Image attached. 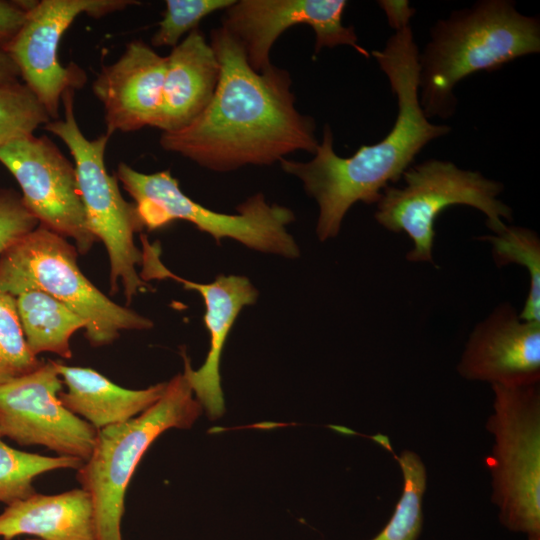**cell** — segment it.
I'll use <instances>...</instances> for the list:
<instances>
[{
	"instance_id": "cell-13",
	"label": "cell",
	"mask_w": 540,
	"mask_h": 540,
	"mask_svg": "<svg viewBox=\"0 0 540 540\" xmlns=\"http://www.w3.org/2000/svg\"><path fill=\"white\" fill-rule=\"evenodd\" d=\"M346 6L345 0H239L225 9L222 27L238 41L258 73L273 66L270 51L278 37L299 24L314 30L315 55L324 47L347 45L368 58L354 28L342 23Z\"/></svg>"
},
{
	"instance_id": "cell-12",
	"label": "cell",
	"mask_w": 540,
	"mask_h": 540,
	"mask_svg": "<svg viewBox=\"0 0 540 540\" xmlns=\"http://www.w3.org/2000/svg\"><path fill=\"white\" fill-rule=\"evenodd\" d=\"M63 381L54 361L0 386V432L21 446L40 445L85 462L97 430L60 401Z\"/></svg>"
},
{
	"instance_id": "cell-27",
	"label": "cell",
	"mask_w": 540,
	"mask_h": 540,
	"mask_svg": "<svg viewBox=\"0 0 540 540\" xmlns=\"http://www.w3.org/2000/svg\"><path fill=\"white\" fill-rule=\"evenodd\" d=\"M38 225L37 219L26 208L17 191L0 189V258Z\"/></svg>"
},
{
	"instance_id": "cell-9",
	"label": "cell",
	"mask_w": 540,
	"mask_h": 540,
	"mask_svg": "<svg viewBox=\"0 0 540 540\" xmlns=\"http://www.w3.org/2000/svg\"><path fill=\"white\" fill-rule=\"evenodd\" d=\"M491 386V499L503 527L540 536V385Z\"/></svg>"
},
{
	"instance_id": "cell-1",
	"label": "cell",
	"mask_w": 540,
	"mask_h": 540,
	"mask_svg": "<svg viewBox=\"0 0 540 540\" xmlns=\"http://www.w3.org/2000/svg\"><path fill=\"white\" fill-rule=\"evenodd\" d=\"M210 44L220 65L215 93L191 123L161 134L162 149L215 172L271 165L295 151L314 154L315 122L297 110L288 71H254L222 26L211 30Z\"/></svg>"
},
{
	"instance_id": "cell-18",
	"label": "cell",
	"mask_w": 540,
	"mask_h": 540,
	"mask_svg": "<svg viewBox=\"0 0 540 540\" xmlns=\"http://www.w3.org/2000/svg\"><path fill=\"white\" fill-rule=\"evenodd\" d=\"M31 535L42 540H97L95 512L87 491L34 493L0 513V537Z\"/></svg>"
},
{
	"instance_id": "cell-19",
	"label": "cell",
	"mask_w": 540,
	"mask_h": 540,
	"mask_svg": "<svg viewBox=\"0 0 540 540\" xmlns=\"http://www.w3.org/2000/svg\"><path fill=\"white\" fill-rule=\"evenodd\" d=\"M66 386L59 393L62 404L96 430L128 421L157 402L167 382L145 389L123 388L91 368L54 361Z\"/></svg>"
},
{
	"instance_id": "cell-28",
	"label": "cell",
	"mask_w": 540,
	"mask_h": 540,
	"mask_svg": "<svg viewBox=\"0 0 540 540\" xmlns=\"http://www.w3.org/2000/svg\"><path fill=\"white\" fill-rule=\"evenodd\" d=\"M38 1L0 0V48L6 49L21 30L28 12Z\"/></svg>"
},
{
	"instance_id": "cell-23",
	"label": "cell",
	"mask_w": 540,
	"mask_h": 540,
	"mask_svg": "<svg viewBox=\"0 0 540 540\" xmlns=\"http://www.w3.org/2000/svg\"><path fill=\"white\" fill-rule=\"evenodd\" d=\"M403 475V491L384 528L371 540H418L423 527V498L427 472L421 457L403 450L397 457Z\"/></svg>"
},
{
	"instance_id": "cell-26",
	"label": "cell",
	"mask_w": 540,
	"mask_h": 540,
	"mask_svg": "<svg viewBox=\"0 0 540 540\" xmlns=\"http://www.w3.org/2000/svg\"><path fill=\"white\" fill-rule=\"evenodd\" d=\"M235 0H166L163 17L151 38L154 47H175L184 34L198 28L200 21Z\"/></svg>"
},
{
	"instance_id": "cell-11",
	"label": "cell",
	"mask_w": 540,
	"mask_h": 540,
	"mask_svg": "<svg viewBox=\"0 0 540 540\" xmlns=\"http://www.w3.org/2000/svg\"><path fill=\"white\" fill-rule=\"evenodd\" d=\"M140 5L133 0H40L28 12L25 22L6 51L18 67L23 83L38 98L51 120L59 118L63 93L80 89L86 74L78 65H61V38L81 14L95 19Z\"/></svg>"
},
{
	"instance_id": "cell-17",
	"label": "cell",
	"mask_w": 540,
	"mask_h": 540,
	"mask_svg": "<svg viewBox=\"0 0 540 540\" xmlns=\"http://www.w3.org/2000/svg\"><path fill=\"white\" fill-rule=\"evenodd\" d=\"M220 76L217 56L198 29L166 56L161 106L153 127L162 133L180 130L210 103Z\"/></svg>"
},
{
	"instance_id": "cell-22",
	"label": "cell",
	"mask_w": 540,
	"mask_h": 540,
	"mask_svg": "<svg viewBox=\"0 0 540 540\" xmlns=\"http://www.w3.org/2000/svg\"><path fill=\"white\" fill-rule=\"evenodd\" d=\"M0 432V502L10 505L36 493L33 480L58 469L78 470L82 460L66 456H44L9 446Z\"/></svg>"
},
{
	"instance_id": "cell-14",
	"label": "cell",
	"mask_w": 540,
	"mask_h": 540,
	"mask_svg": "<svg viewBox=\"0 0 540 540\" xmlns=\"http://www.w3.org/2000/svg\"><path fill=\"white\" fill-rule=\"evenodd\" d=\"M142 241L141 278L173 279L185 289L200 293L205 305L204 323L210 336V347L202 366L194 370L189 357L183 351L184 371L195 398L211 420L222 417L225 402L220 377V359L227 337L244 306L256 302L258 292L248 278L237 275H219L211 283H198L172 273L160 259V246L150 243L146 236Z\"/></svg>"
},
{
	"instance_id": "cell-4",
	"label": "cell",
	"mask_w": 540,
	"mask_h": 540,
	"mask_svg": "<svg viewBox=\"0 0 540 540\" xmlns=\"http://www.w3.org/2000/svg\"><path fill=\"white\" fill-rule=\"evenodd\" d=\"M203 408L184 373L167 382L161 398L138 416L97 430L77 480L92 499L97 540H123L125 494L143 455L169 429H189Z\"/></svg>"
},
{
	"instance_id": "cell-31",
	"label": "cell",
	"mask_w": 540,
	"mask_h": 540,
	"mask_svg": "<svg viewBox=\"0 0 540 540\" xmlns=\"http://www.w3.org/2000/svg\"><path fill=\"white\" fill-rule=\"evenodd\" d=\"M527 540H540V536H527Z\"/></svg>"
},
{
	"instance_id": "cell-10",
	"label": "cell",
	"mask_w": 540,
	"mask_h": 540,
	"mask_svg": "<svg viewBox=\"0 0 540 540\" xmlns=\"http://www.w3.org/2000/svg\"><path fill=\"white\" fill-rule=\"evenodd\" d=\"M0 163L16 179L39 225L71 238L78 253L91 249L97 239L87 223L75 166L48 136L30 134L1 146Z\"/></svg>"
},
{
	"instance_id": "cell-16",
	"label": "cell",
	"mask_w": 540,
	"mask_h": 540,
	"mask_svg": "<svg viewBox=\"0 0 540 540\" xmlns=\"http://www.w3.org/2000/svg\"><path fill=\"white\" fill-rule=\"evenodd\" d=\"M166 56L143 40L126 45L122 55L104 65L92 83L101 102L105 133H130L154 125L162 102Z\"/></svg>"
},
{
	"instance_id": "cell-20",
	"label": "cell",
	"mask_w": 540,
	"mask_h": 540,
	"mask_svg": "<svg viewBox=\"0 0 540 540\" xmlns=\"http://www.w3.org/2000/svg\"><path fill=\"white\" fill-rule=\"evenodd\" d=\"M16 309L26 343L36 356L43 352L72 357V335L87 322L64 303L40 290L15 297Z\"/></svg>"
},
{
	"instance_id": "cell-5",
	"label": "cell",
	"mask_w": 540,
	"mask_h": 540,
	"mask_svg": "<svg viewBox=\"0 0 540 540\" xmlns=\"http://www.w3.org/2000/svg\"><path fill=\"white\" fill-rule=\"evenodd\" d=\"M78 251L63 236L38 225L0 258V291L14 297L40 290L81 316L94 347L115 341L125 330H144L153 322L121 306L92 284L77 263Z\"/></svg>"
},
{
	"instance_id": "cell-21",
	"label": "cell",
	"mask_w": 540,
	"mask_h": 540,
	"mask_svg": "<svg viewBox=\"0 0 540 540\" xmlns=\"http://www.w3.org/2000/svg\"><path fill=\"white\" fill-rule=\"evenodd\" d=\"M479 239L492 246L498 267L518 264L528 271L529 291L519 316L524 321L540 322V238L529 228L505 225L500 231Z\"/></svg>"
},
{
	"instance_id": "cell-29",
	"label": "cell",
	"mask_w": 540,
	"mask_h": 540,
	"mask_svg": "<svg viewBox=\"0 0 540 540\" xmlns=\"http://www.w3.org/2000/svg\"><path fill=\"white\" fill-rule=\"evenodd\" d=\"M378 3L395 31L410 25L409 20L415 14V9L409 6L408 1L382 0Z\"/></svg>"
},
{
	"instance_id": "cell-30",
	"label": "cell",
	"mask_w": 540,
	"mask_h": 540,
	"mask_svg": "<svg viewBox=\"0 0 540 540\" xmlns=\"http://www.w3.org/2000/svg\"><path fill=\"white\" fill-rule=\"evenodd\" d=\"M19 78L17 65L8 52L0 48V86L20 81Z\"/></svg>"
},
{
	"instance_id": "cell-24",
	"label": "cell",
	"mask_w": 540,
	"mask_h": 540,
	"mask_svg": "<svg viewBox=\"0 0 540 540\" xmlns=\"http://www.w3.org/2000/svg\"><path fill=\"white\" fill-rule=\"evenodd\" d=\"M51 120L47 110L21 81L0 86V147Z\"/></svg>"
},
{
	"instance_id": "cell-15",
	"label": "cell",
	"mask_w": 540,
	"mask_h": 540,
	"mask_svg": "<svg viewBox=\"0 0 540 540\" xmlns=\"http://www.w3.org/2000/svg\"><path fill=\"white\" fill-rule=\"evenodd\" d=\"M457 371L491 385L539 383L540 322L524 321L512 304H500L470 333Z\"/></svg>"
},
{
	"instance_id": "cell-2",
	"label": "cell",
	"mask_w": 540,
	"mask_h": 540,
	"mask_svg": "<svg viewBox=\"0 0 540 540\" xmlns=\"http://www.w3.org/2000/svg\"><path fill=\"white\" fill-rule=\"evenodd\" d=\"M397 96L398 114L389 133L378 143L361 146L350 157L337 155L326 124L314 157L307 162L280 160L284 172L297 177L319 207L316 233L320 241L338 235L348 210L356 203H377L389 183L396 182L431 140L449 133L425 116L419 102V51L410 25L372 51Z\"/></svg>"
},
{
	"instance_id": "cell-3",
	"label": "cell",
	"mask_w": 540,
	"mask_h": 540,
	"mask_svg": "<svg viewBox=\"0 0 540 540\" xmlns=\"http://www.w3.org/2000/svg\"><path fill=\"white\" fill-rule=\"evenodd\" d=\"M540 51V23L519 13L507 0H483L453 12L431 29L419 53V102L425 116L450 117L453 89L478 71H494L514 59Z\"/></svg>"
},
{
	"instance_id": "cell-32",
	"label": "cell",
	"mask_w": 540,
	"mask_h": 540,
	"mask_svg": "<svg viewBox=\"0 0 540 540\" xmlns=\"http://www.w3.org/2000/svg\"><path fill=\"white\" fill-rule=\"evenodd\" d=\"M27 540H42V539L36 538V539H27Z\"/></svg>"
},
{
	"instance_id": "cell-6",
	"label": "cell",
	"mask_w": 540,
	"mask_h": 540,
	"mask_svg": "<svg viewBox=\"0 0 540 540\" xmlns=\"http://www.w3.org/2000/svg\"><path fill=\"white\" fill-rule=\"evenodd\" d=\"M134 200L143 228L160 229L176 220L192 223L219 244L224 238L264 253L287 258L300 254L287 226L295 219L287 207L267 203L258 193L236 209L237 214L210 210L183 193L168 170L142 173L121 162L114 173Z\"/></svg>"
},
{
	"instance_id": "cell-8",
	"label": "cell",
	"mask_w": 540,
	"mask_h": 540,
	"mask_svg": "<svg viewBox=\"0 0 540 540\" xmlns=\"http://www.w3.org/2000/svg\"><path fill=\"white\" fill-rule=\"evenodd\" d=\"M404 184L387 186L375 212L376 221L391 232H405L413 247L410 262L433 263L435 221L446 208L466 205L483 212L493 233L512 219V210L498 199L503 185L480 172L463 170L449 161L430 159L409 167Z\"/></svg>"
},
{
	"instance_id": "cell-25",
	"label": "cell",
	"mask_w": 540,
	"mask_h": 540,
	"mask_svg": "<svg viewBox=\"0 0 540 540\" xmlns=\"http://www.w3.org/2000/svg\"><path fill=\"white\" fill-rule=\"evenodd\" d=\"M19 321L15 297L0 291V386L39 368Z\"/></svg>"
},
{
	"instance_id": "cell-7",
	"label": "cell",
	"mask_w": 540,
	"mask_h": 540,
	"mask_svg": "<svg viewBox=\"0 0 540 540\" xmlns=\"http://www.w3.org/2000/svg\"><path fill=\"white\" fill-rule=\"evenodd\" d=\"M74 96L72 88L63 93L64 117L50 120L43 128L61 139L73 157L87 223L108 253L111 291L117 292L120 282L130 303L139 292L149 289L137 272L142 253L134 242L143 225L134 203L123 198L116 175L106 169L105 151L111 136L104 133L88 139L82 133L75 117Z\"/></svg>"
}]
</instances>
